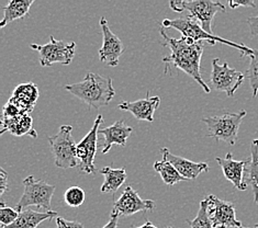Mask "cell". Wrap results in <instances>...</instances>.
<instances>
[{
  "label": "cell",
  "instance_id": "obj_1",
  "mask_svg": "<svg viewBox=\"0 0 258 228\" xmlns=\"http://www.w3.org/2000/svg\"><path fill=\"white\" fill-rule=\"evenodd\" d=\"M159 32L164 38L163 45L170 50V55L163 58L165 73H167L169 65H173L195 79L202 89L209 94L211 88H209V86L204 82L200 72V63L205 47L204 42H196L185 36H181L180 39L169 38L163 29L159 30Z\"/></svg>",
  "mask_w": 258,
  "mask_h": 228
},
{
  "label": "cell",
  "instance_id": "obj_2",
  "mask_svg": "<svg viewBox=\"0 0 258 228\" xmlns=\"http://www.w3.org/2000/svg\"><path fill=\"white\" fill-rule=\"evenodd\" d=\"M65 89L96 110L108 106L115 95L112 79L94 72L86 73L82 82L66 85Z\"/></svg>",
  "mask_w": 258,
  "mask_h": 228
},
{
  "label": "cell",
  "instance_id": "obj_3",
  "mask_svg": "<svg viewBox=\"0 0 258 228\" xmlns=\"http://www.w3.org/2000/svg\"><path fill=\"white\" fill-rule=\"evenodd\" d=\"M162 27L167 28V29H175L177 31H179V32L182 34V36L191 39L196 42H208L209 44L211 45H216L217 42L223 43L225 45L232 46L241 51L242 56H244V55L249 56V55L253 53V50L247 47L246 45L236 44L234 42L222 39L220 38V36H217L214 34H209L204 29H202L200 23L190 16H187L185 18H177V19H173V20L165 19L162 22Z\"/></svg>",
  "mask_w": 258,
  "mask_h": 228
},
{
  "label": "cell",
  "instance_id": "obj_4",
  "mask_svg": "<svg viewBox=\"0 0 258 228\" xmlns=\"http://www.w3.org/2000/svg\"><path fill=\"white\" fill-rule=\"evenodd\" d=\"M72 131V125H62L56 135L48 137L54 163L58 168L69 169L77 167L79 165L77 144L73 137Z\"/></svg>",
  "mask_w": 258,
  "mask_h": 228
},
{
  "label": "cell",
  "instance_id": "obj_5",
  "mask_svg": "<svg viewBox=\"0 0 258 228\" xmlns=\"http://www.w3.org/2000/svg\"><path fill=\"white\" fill-rule=\"evenodd\" d=\"M23 194L17 204V211L21 212L29 206H38L45 212H51V200L55 192V187L42 180H38L33 176L23 179Z\"/></svg>",
  "mask_w": 258,
  "mask_h": 228
},
{
  "label": "cell",
  "instance_id": "obj_6",
  "mask_svg": "<svg viewBox=\"0 0 258 228\" xmlns=\"http://www.w3.org/2000/svg\"><path fill=\"white\" fill-rule=\"evenodd\" d=\"M246 113V111L242 110L237 113H224L222 115L204 118L202 122L207 124L209 132L207 136L234 145L237 140L239 125Z\"/></svg>",
  "mask_w": 258,
  "mask_h": 228
},
{
  "label": "cell",
  "instance_id": "obj_7",
  "mask_svg": "<svg viewBox=\"0 0 258 228\" xmlns=\"http://www.w3.org/2000/svg\"><path fill=\"white\" fill-rule=\"evenodd\" d=\"M170 8L176 12L188 11L200 23L206 32L213 34L212 21L218 12H225V6L211 0H190V2H170Z\"/></svg>",
  "mask_w": 258,
  "mask_h": 228
},
{
  "label": "cell",
  "instance_id": "obj_8",
  "mask_svg": "<svg viewBox=\"0 0 258 228\" xmlns=\"http://www.w3.org/2000/svg\"><path fill=\"white\" fill-rule=\"evenodd\" d=\"M30 47L39 53L40 64L43 67L52 66L55 63L62 65H70L75 56V42L57 41L50 36V42L47 44H30Z\"/></svg>",
  "mask_w": 258,
  "mask_h": 228
},
{
  "label": "cell",
  "instance_id": "obj_9",
  "mask_svg": "<svg viewBox=\"0 0 258 228\" xmlns=\"http://www.w3.org/2000/svg\"><path fill=\"white\" fill-rule=\"evenodd\" d=\"M219 61V58L212 60L211 89L225 92L227 97H233L243 84L245 75L235 68H231L227 63L220 64Z\"/></svg>",
  "mask_w": 258,
  "mask_h": 228
},
{
  "label": "cell",
  "instance_id": "obj_10",
  "mask_svg": "<svg viewBox=\"0 0 258 228\" xmlns=\"http://www.w3.org/2000/svg\"><path fill=\"white\" fill-rule=\"evenodd\" d=\"M103 122L102 115L99 114L94 122L93 127L87 135L77 144V158L79 165L78 167L85 174H96L95 167V156L98 144V132H99L100 124Z\"/></svg>",
  "mask_w": 258,
  "mask_h": 228
},
{
  "label": "cell",
  "instance_id": "obj_11",
  "mask_svg": "<svg viewBox=\"0 0 258 228\" xmlns=\"http://www.w3.org/2000/svg\"><path fill=\"white\" fill-rule=\"evenodd\" d=\"M208 214L214 228H242V223L236 218L235 206L232 202L223 201L210 194L207 196Z\"/></svg>",
  "mask_w": 258,
  "mask_h": 228
},
{
  "label": "cell",
  "instance_id": "obj_12",
  "mask_svg": "<svg viewBox=\"0 0 258 228\" xmlns=\"http://www.w3.org/2000/svg\"><path fill=\"white\" fill-rule=\"evenodd\" d=\"M155 209V202L153 200L141 199L139 193L131 186H126L124 192L114 202L112 212L119 216H131L139 212Z\"/></svg>",
  "mask_w": 258,
  "mask_h": 228
},
{
  "label": "cell",
  "instance_id": "obj_13",
  "mask_svg": "<svg viewBox=\"0 0 258 228\" xmlns=\"http://www.w3.org/2000/svg\"><path fill=\"white\" fill-rule=\"evenodd\" d=\"M100 27L102 30L103 43L99 50V58L106 65L115 67L119 65L120 56L124 51L123 44L108 26V21L104 17L100 18Z\"/></svg>",
  "mask_w": 258,
  "mask_h": 228
},
{
  "label": "cell",
  "instance_id": "obj_14",
  "mask_svg": "<svg viewBox=\"0 0 258 228\" xmlns=\"http://www.w3.org/2000/svg\"><path fill=\"white\" fill-rule=\"evenodd\" d=\"M217 163L223 171V175L226 180L233 183L237 190L245 191L247 189V186L244 183V176L245 169L249 163V159L246 160H234L231 153L226 154L224 158L217 157Z\"/></svg>",
  "mask_w": 258,
  "mask_h": 228
},
{
  "label": "cell",
  "instance_id": "obj_15",
  "mask_svg": "<svg viewBox=\"0 0 258 228\" xmlns=\"http://www.w3.org/2000/svg\"><path fill=\"white\" fill-rule=\"evenodd\" d=\"M159 104H161V98L150 97V92H147L145 99L121 102L119 104V109L131 112L138 121L153 122L154 121V113Z\"/></svg>",
  "mask_w": 258,
  "mask_h": 228
},
{
  "label": "cell",
  "instance_id": "obj_16",
  "mask_svg": "<svg viewBox=\"0 0 258 228\" xmlns=\"http://www.w3.org/2000/svg\"><path fill=\"white\" fill-rule=\"evenodd\" d=\"M163 158L174 166L175 169L179 172V175L187 180H195L202 172H208L210 170L207 163H194L191 160L176 156L171 154L168 148H162Z\"/></svg>",
  "mask_w": 258,
  "mask_h": 228
},
{
  "label": "cell",
  "instance_id": "obj_17",
  "mask_svg": "<svg viewBox=\"0 0 258 228\" xmlns=\"http://www.w3.org/2000/svg\"><path fill=\"white\" fill-rule=\"evenodd\" d=\"M133 132L131 126H127L123 121H116L111 126L99 128V134L103 135L102 154H108L113 145L125 146L126 140Z\"/></svg>",
  "mask_w": 258,
  "mask_h": 228
},
{
  "label": "cell",
  "instance_id": "obj_18",
  "mask_svg": "<svg viewBox=\"0 0 258 228\" xmlns=\"http://www.w3.org/2000/svg\"><path fill=\"white\" fill-rule=\"evenodd\" d=\"M38 98V86L33 83H27L17 86L14 94L9 99V102L16 106L22 113L29 114L34 109Z\"/></svg>",
  "mask_w": 258,
  "mask_h": 228
},
{
  "label": "cell",
  "instance_id": "obj_19",
  "mask_svg": "<svg viewBox=\"0 0 258 228\" xmlns=\"http://www.w3.org/2000/svg\"><path fill=\"white\" fill-rule=\"evenodd\" d=\"M3 131L2 134L8 132L15 136H23L29 135L33 138L38 137V133L33 128V120L31 116L27 113H22L17 118L3 121Z\"/></svg>",
  "mask_w": 258,
  "mask_h": 228
},
{
  "label": "cell",
  "instance_id": "obj_20",
  "mask_svg": "<svg viewBox=\"0 0 258 228\" xmlns=\"http://www.w3.org/2000/svg\"><path fill=\"white\" fill-rule=\"evenodd\" d=\"M58 217L56 212H35L33 209L26 208L20 212L19 217L14 224L2 228H36L42 221Z\"/></svg>",
  "mask_w": 258,
  "mask_h": 228
},
{
  "label": "cell",
  "instance_id": "obj_21",
  "mask_svg": "<svg viewBox=\"0 0 258 228\" xmlns=\"http://www.w3.org/2000/svg\"><path fill=\"white\" fill-rule=\"evenodd\" d=\"M32 5L33 0H10L8 5L3 8L4 18L0 22V28H5L8 23L29 16Z\"/></svg>",
  "mask_w": 258,
  "mask_h": 228
},
{
  "label": "cell",
  "instance_id": "obj_22",
  "mask_svg": "<svg viewBox=\"0 0 258 228\" xmlns=\"http://www.w3.org/2000/svg\"><path fill=\"white\" fill-rule=\"evenodd\" d=\"M244 183L250 186L254 193V200L258 202V139H254L250 144V158L245 169Z\"/></svg>",
  "mask_w": 258,
  "mask_h": 228
},
{
  "label": "cell",
  "instance_id": "obj_23",
  "mask_svg": "<svg viewBox=\"0 0 258 228\" xmlns=\"http://www.w3.org/2000/svg\"><path fill=\"white\" fill-rule=\"evenodd\" d=\"M101 175L104 178V181L101 186L102 193L116 192L118 189L126 180V170L125 168L114 169L111 166H107L100 170Z\"/></svg>",
  "mask_w": 258,
  "mask_h": 228
},
{
  "label": "cell",
  "instance_id": "obj_24",
  "mask_svg": "<svg viewBox=\"0 0 258 228\" xmlns=\"http://www.w3.org/2000/svg\"><path fill=\"white\" fill-rule=\"evenodd\" d=\"M154 170L162 177L165 184H167L169 187H173L180 181H187V179L181 177L174 166L164 158L161 162H155Z\"/></svg>",
  "mask_w": 258,
  "mask_h": 228
},
{
  "label": "cell",
  "instance_id": "obj_25",
  "mask_svg": "<svg viewBox=\"0 0 258 228\" xmlns=\"http://www.w3.org/2000/svg\"><path fill=\"white\" fill-rule=\"evenodd\" d=\"M190 228H214L208 214V201L205 199L200 202L198 214L194 219H186Z\"/></svg>",
  "mask_w": 258,
  "mask_h": 228
},
{
  "label": "cell",
  "instance_id": "obj_26",
  "mask_svg": "<svg viewBox=\"0 0 258 228\" xmlns=\"http://www.w3.org/2000/svg\"><path fill=\"white\" fill-rule=\"evenodd\" d=\"M248 57L250 58V63L245 77L249 80L250 88L253 90V97L255 98L258 92V50H253V53Z\"/></svg>",
  "mask_w": 258,
  "mask_h": 228
},
{
  "label": "cell",
  "instance_id": "obj_27",
  "mask_svg": "<svg viewBox=\"0 0 258 228\" xmlns=\"http://www.w3.org/2000/svg\"><path fill=\"white\" fill-rule=\"evenodd\" d=\"M85 199V191L77 186L69 188L64 193V201L66 204L71 207H78L83 205Z\"/></svg>",
  "mask_w": 258,
  "mask_h": 228
},
{
  "label": "cell",
  "instance_id": "obj_28",
  "mask_svg": "<svg viewBox=\"0 0 258 228\" xmlns=\"http://www.w3.org/2000/svg\"><path fill=\"white\" fill-rule=\"evenodd\" d=\"M0 205H2L0 206V221H2V227L14 224L18 217H19L20 213L17 211V208L6 206L4 201L0 203Z\"/></svg>",
  "mask_w": 258,
  "mask_h": 228
},
{
  "label": "cell",
  "instance_id": "obj_29",
  "mask_svg": "<svg viewBox=\"0 0 258 228\" xmlns=\"http://www.w3.org/2000/svg\"><path fill=\"white\" fill-rule=\"evenodd\" d=\"M20 114H22L21 111L18 109L16 106H14V104L8 101L7 103L5 104L4 110H3V121L17 118V116H19Z\"/></svg>",
  "mask_w": 258,
  "mask_h": 228
},
{
  "label": "cell",
  "instance_id": "obj_30",
  "mask_svg": "<svg viewBox=\"0 0 258 228\" xmlns=\"http://www.w3.org/2000/svg\"><path fill=\"white\" fill-rule=\"evenodd\" d=\"M56 228H84V225L79 221L69 220L63 217H56Z\"/></svg>",
  "mask_w": 258,
  "mask_h": 228
},
{
  "label": "cell",
  "instance_id": "obj_31",
  "mask_svg": "<svg viewBox=\"0 0 258 228\" xmlns=\"http://www.w3.org/2000/svg\"><path fill=\"white\" fill-rule=\"evenodd\" d=\"M8 190V174L5 169L0 168V193L4 194Z\"/></svg>",
  "mask_w": 258,
  "mask_h": 228
},
{
  "label": "cell",
  "instance_id": "obj_32",
  "mask_svg": "<svg viewBox=\"0 0 258 228\" xmlns=\"http://www.w3.org/2000/svg\"><path fill=\"white\" fill-rule=\"evenodd\" d=\"M251 36L258 35V17H250L246 20Z\"/></svg>",
  "mask_w": 258,
  "mask_h": 228
},
{
  "label": "cell",
  "instance_id": "obj_33",
  "mask_svg": "<svg viewBox=\"0 0 258 228\" xmlns=\"http://www.w3.org/2000/svg\"><path fill=\"white\" fill-rule=\"evenodd\" d=\"M229 6L231 7V9H236L237 7H241V6H243V7H251V8L256 7L255 3L251 2V0H247V2H233V0H231V2H229Z\"/></svg>",
  "mask_w": 258,
  "mask_h": 228
},
{
  "label": "cell",
  "instance_id": "obj_34",
  "mask_svg": "<svg viewBox=\"0 0 258 228\" xmlns=\"http://www.w3.org/2000/svg\"><path fill=\"white\" fill-rule=\"evenodd\" d=\"M119 215L111 212V215H110V220L108 221V224L104 225L102 228H118V220H119Z\"/></svg>",
  "mask_w": 258,
  "mask_h": 228
},
{
  "label": "cell",
  "instance_id": "obj_35",
  "mask_svg": "<svg viewBox=\"0 0 258 228\" xmlns=\"http://www.w3.org/2000/svg\"><path fill=\"white\" fill-rule=\"evenodd\" d=\"M132 228H158V227H156L154 224L152 223V221H150V220H146L145 223L143 224V225H141V226H139V227H137V226H132ZM167 228H173V227H167Z\"/></svg>",
  "mask_w": 258,
  "mask_h": 228
},
{
  "label": "cell",
  "instance_id": "obj_36",
  "mask_svg": "<svg viewBox=\"0 0 258 228\" xmlns=\"http://www.w3.org/2000/svg\"><path fill=\"white\" fill-rule=\"evenodd\" d=\"M257 204H258V202H257ZM254 228H258V223H257V224L254 226Z\"/></svg>",
  "mask_w": 258,
  "mask_h": 228
},
{
  "label": "cell",
  "instance_id": "obj_37",
  "mask_svg": "<svg viewBox=\"0 0 258 228\" xmlns=\"http://www.w3.org/2000/svg\"><path fill=\"white\" fill-rule=\"evenodd\" d=\"M242 228H249V227H242ZM254 228V227H253Z\"/></svg>",
  "mask_w": 258,
  "mask_h": 228
}]
</instances>
